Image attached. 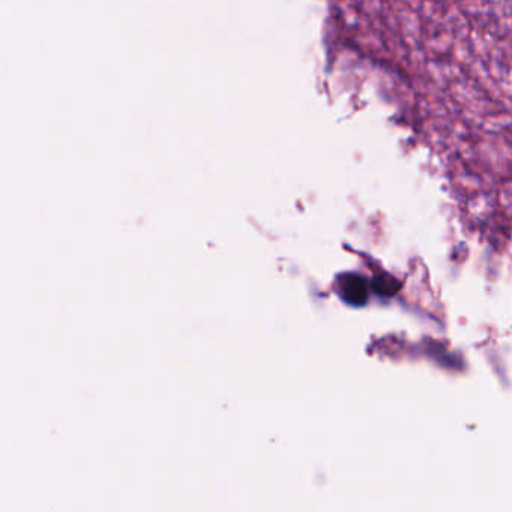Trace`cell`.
<instances>
[{
	"mask_svg": "<svg viewBox=\"0 0 512 512\" xmlns=\"http://www.w3.org/2000/svg\"><path fill=\"white\" fill-rule=\"evenodd\" d=\"M340 295L347 304L362 307L368 301V286L364 278L356 274H346L340 278Z\"/></svg>",
	"mask_w": 512,
	"mask_h": 512,
	"instance_id": "obj_1",
	"label": "cell"
},
{
	"mask_svg": "<svg viewBox=\"0 0 512 512\" xmlns=\"http://www.w3.org/2000/svg\"><path fill=\"white\" fill-rule=\"evenodd\" d=\"M371 289H373V292L377 293V295L389 298V296H394L395 293L400 292L401 283L394 275L382 272V274H377L376 277L373 278V281H371Z\"/></svg>",
	"mask_w": 512,
	"mask_h": 512,
	"instance_id": "obj_2",
	"label": "cell"
}]
</instances>
